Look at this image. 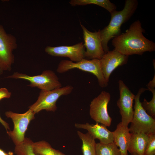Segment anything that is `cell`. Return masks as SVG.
<instances>
[{
    "label": "cell",
    "mask_w": 155,
    "mask_h": 155,
    "mask_svg": "<svg viewBox=\"0 0 155 155\" xmlns=\"http://www.w3.org/2000/svg\"><path fill=\"white\" fill-rule=\"evenodd\" d=\"M77 134L82 142V151L83 155H96V143L88 132L84 133L78 131Z\"/></svg>",
    "instance_id": "ac0fdd59"
},
{
    "label": "cell",
    "mask_w": 155,
    "mask_h": 155,
    "mask_svg": "<svg viewBox=\"0 0 155 155\" xmlns=\"http://www.w3.org/2000/svg\"><path fill=\"white\" fill-rule=\"evenodd\" d=\"M131 155H138L135 153H133L131 154Z\"/></svg>",
    "instance_id": "f1b7e54d"
},
{
    "label": "cell",
    "mask_w": 155,
    "mask_h": 155,
    "mask_svg": "<svg viewBox=\"0 0 155 155\" xmlns=\"http://www.w3.org/2000/svg\"><path fill=\"white\" fill-rule=\"evenodd\" d=\"M155 155V154H154V155Z\"/></svg>",
    "instance_id": "f546056e"
},
{
    "label": "cell",
    "mask_w": 155,
    "mask_h": 155,
    "mask_svg": "<svg viewBox=\"0 0 155 155\" xmlns=\"http://www.w3.org/2000/svg\"><path fill=\"white\" fill-rule=\"evenodd\" d=\"M155 154V134L149 135V138L144 155Z\"/></svg>",
    "instance_id": "603a6c76"
},
{
    "label": "cell",
    "mask_w": 155,
    "mask_h": 155,
    "mask_svg": "<svg viewBox=\"0 0 155 155\" xmlns=\"http://www.w3.org/2000/svg\"><path fill=\"white\" fill-rule=\"evenodd\" d=\"M138 5L136 0H126L123 9L116 10L110 13L111 19L108 25L100 30L102 45L105 53L109 51V41L121 34V27L122 24L128 20L135 11Z\"/></svg>",
    "instance_id": "7a4b0ae2"
},
{
    "label": "cell",
    "mask_w": 155,
    "mask_h": 155,
    "mask_svg": "<svg viewBox=\"0 0 155 155\" xmlns=\"http://www.w3.org/2000/svg\"><path fill=\"white\" fill-rule=\"evenodd\" d=\"M8 155H13V153L11 152H8Z\"/></svg>",
    "instance_id": "83f0119b"
},
{
    "label": "cell",
    "mask_w": 155,
    "mask_h": 155,
    "mask_svg": "<svg viewBox=\"0 0 155 155\" xmlns=\"http://www.w3.org/2000/svg\"><path fill=\"white\" fill-rule=\"evenodd\" d=\"M118 84L120 97L117 102V105L121 116V123L128 127L133 116V103L135 95L122 80H119Z\"/></svg>",
    "instance_id": "30bf717a"
},
{
    "label": "cell",
    "mask_w": 155,
    "mask_h": 155,
    "mask_svg": "<svg viewBox=\"0 0 155 155\" xmlns=\"http://www.w3.org/2000/svg\"><path fill=\"white\" fill-rule=\"evenodd\" d=\"M8 153L5 152L1 149L0 148V155H8Z\"/></svg>",
    "instance_id": "4316f807"
},
{
    "label": "cell",
    "mask_w": 155,
    "mask_h": 155,
    "mask_svg": "<svg viewBox=\"0 0 155 155\" xmlns=\"http://www.w3.org/2000/svg\"><path fill=\"white\" fill-rule=\"evenodd\" d=\"M73 89L70 85L50 91L41 90L36 101L29 107L35 114L42 110L55 111L57 109L56 102L62 95L70 94Z\"/></svg>",
    "instance_id": "5b68a950"
},
{
    "label": "cell",
    "mask_w": 155,
    "mask_h": 155,
    "mask_svg": "<svg viewBox=\"0 0 155 155\" xmlns=\"http://www.w3.org/2000/svg\"><path fill=\"white\" fill-rule=\"evenodd\" d=\"M7 78L28 81L30 82L28 86L31 87H37L41 90L50 91L62 87L55 73L49 70L43 71L40 75L33 76L16 72Z\"/></svg>",
    "instance_id": "8992f818"
},
{
    "label": "cell",
    "mask_w": 155,
    "mask_h": 155,
    "mask_svg": "<svg viewBox=\"0 0 155 155\" xmlns=\"http://www.w3.org/2000/svg\"><path fill=\"white\" fill-rule=\"evenodd\" d=\"M83 32L84 44L85 49V58L90 60L100 59L105 54L102 45L100 30L92 32L80 24Z\"/></svg>",
    "instance_id": "8fae6325"
},
{
    "label": "cell",
    "mask_w": 155,
    "mask_h": 155,
    "mask_svg": "<svg viewBox=\"0 0 155 155\" xmlns=\"http://www.w3.org/2000/svg\"><path fill=\"white\" fill-rule=\"evenodd\" d=\"M17 46L15 36L7 33L0 24V75L11 71L14 61L13 52Z\"/></svg>",
    "instance_id": "ba28073f"
},
{
    "label": "cell",
    "mask_w": 155,
    "mask_h": 155,
    "mask_svg": "<svg viewBox=\"0 0 155 155\" xmlns=\"http://www.w3.org/2000/svg\"><path fill=\"white\" fill-rule=\"evenodd\" d=\"M11 93L5 88H0V100L3 98H8L11 96Z\"/></svg>",
    "instance_id": "cb8c5ba5"
},
{
    "label": "cell",
    "mask_w": 155,
    "mask_h": 155,
    "mask_svg": "<svg viewBox=\"0 0 155 155\" xmlns=\"http://www.w3.org/2000/svg\"><path fill=\"white\" fill-rule=\"evenodd\" d=\"M45 51L52 56L68 57L71 61L76 62L85 58V48L82 42L72 46H48Z\"/></svg>",
    "instance_id": "4fadbf2b"
},
{
    "label": "cell",
    "mask_w": 155,
    "mask_h": 155,
    "mask_svg": "<svg viewBox=\"0 0 155 155\" xmlns=\"http://www.w3.org/2000/svg\"><path fill=\"white\" fill-rule=\"evenodd\" d=\"M152 93V97L149 102L144 98L141 104L147 113L154 119L155 118V88H149L148 89Z\"/></svg>",
    "instance_id": "7402d4cb"
},
{
    "label": "cell",
    "mask_w": 155,
    "mask_h": 155,
    "mask_svg": "<svg viewBox=\"0 0 155 155\" xmlns=\"http://www.w3.org/2000/svg\"><path fill=\"white\" fill-rule=\"evenodd\" d=\"M0 123L4 127L7 131L10 130V127L9 124L3 120L0 116Z\"/></svg>",
    "instance_id": "484cf974"
},
{
    "label": "cell",
    "mask_w": 155,
    "mask_h": 155,
    "mask_svg": "<svg viewBox=\"0 0 155 155\" xmlns=\"http://www.w3.org/2000/svg\"><path fill=\"white\" fill-rule=\"evenodd\" d=\"M145 30L139 20L132 23L124 33L113 38L112 45L115 50L122 54L129 56L142 55L145 52L155 50V44L145 37Z\"/></svg>",
    "instance_id": "6da1fadb"
},
{
    "label": "cell",
    "mask_w": 155,
    "mask_h": 155,
    "mask_svg": "<svg viewBox=\"0 0 155 155\" xmlns=\"http://www.w3.org/2000/svg\"><path fill=\"white\" fill-rule=\"evenodd\" d=\"M96 155H121L119 149L114 142L108 144L96 143Z\"/></svg>",
    "instance_id": "ffe728a7"
},
{
    "label": "cell",
    "mask_w": 155,
    "mask_h": 155,
    "mask_svg": "<svg viewBox=\"0 0 155 155\" xmlns=\"http://www.w3.org/2000/svg\"><path fill=\"white\" fill-rule=\"evenodd\" d=\"M148 138L149 135L144 133H131L128 151L130 154L144 155Z\"/></svg>",
    "instance_id": "2e32d148"
},
{
    "label": "cell",
    "mask_w": 155,
    "mask_h": 155,
    "mask_svg": "<svg viewBox=\"0 0 155 155\" xmlns=\"http://www.w3.org/2000/svg\"><path fill=\"white\" fill-rule=\"evenodd\" d=\"M35 114L31 109L22 114L16 113L11 111H6V116L12 120L14 125L12 131H7L8 135L11 138L15 146L23 143L25 134L30 121L34 118Z\"/></svg>",
    "instance_id": "52a82bcc"
},
{
    "label": "cell",
    "mask_w": 155,
    "mask_h": 155,
    "mask_svg": "<svg viewBox=\"0 0 155 155\" xmlns=\"http://www.w3.org/2000/svg\"><path fill=\"white\" fill-rule=\"evenodd\" d=\"M128 57L114 49L105 53L100 59L102 74L107 84L111 73L118 67L127 64Z\"/></svg>",
    "instance_id": "7c38bea8"
},
{
    "label": "cell",
    "mask_w": 155,
    "mask_h": 155,
    "mask_svg": "<svg viewBox=\"0 0 155 155\" xmlns=\"http://www.w3.org/2000/svg\"><path fill=\"white\" fill-rule=\"evenodd\" d=\"M32 146L34 152L38 155H67L53 148L45 141L35 142L32 141Z\"/></svg>",
    "instance_id": "e0dca14e"
},
{
    "label": "cell",
    "mask_w": 155,
    "mask_h": 155,
    "mask_svg": "<svg viewBox=\"0 0 155 155\" xmlns=\"http://www.w3.org/2000/svg\"><path fill=\"white\" fill-rule=\"evenodd\" d=\"M32 142L30 138L25 137L22 143L15 146V153L16 155H38L35 153L33 150Z\"/></svg>",
    "instance_id": "44dd1931"
},
{
    "label": "cell",
    "mask_w": 155,
    "mask_h": 155,
    "mask_svg": "<svg viewBox=\"0 0 155 155\" xmlns=\"http://www.w3.org/2000/svg\"><path fill=\"white\" fill-rule=\"evenodd\" d=\"M75 127L78 129L87 130L94 139H98L100 142L108 144L113 142V132L108 130L105 125L96 123L95 124L87 123L85 124L75 123Z\"/></svg>",
    "instance_id": "5bb4252c"
},
{
    "label": "cell",
    "mask_w": 155,
    "mask_h": 155,
    "mask_svg": "<svg viewBox=\"0 0 155 155\" xmlns=\"http://www.w3.org/2000/svg\"><path fill=\"white\" fill-rule=\"evenodd\" d=\"M75 68L93 74L97 78L98 84L101 87H105L108 85L102 74L100 59L88 60L84 58L75 63L67 60H62L59 63L57 71L62 73Z\"/></svg>",
    "instance_id": "277c9868"
},
{
    "label": "cell",
    "mask_w": 155,
    "mask_h": 155,
    "mask_svg": "<svg viewBox=\"0 0 155 155\" xmlns=\"http://www.w3.org/2000/svg\"><path fill=\"white\" fill-rule=\"evenodd\" d=\"M72 6L85 5L93 4L104 8L110 13L116 10V6L109 0H71L69 2Z\"/></svg>",
    "instance_id": "d6986e66"
},
{
    "label": "cell",
    "mask_w": 155,
    "mask_h": 155,
    "mask_svg": "<svg viewBox=\"0 0 155 155\" xmlns=\"http://www.w3.org/2000/svg\"><path fill=\"white\" fill-rule=\"evenodd\" d=\"M110 94L102 91L91 102L89 113L91 117L98 123L110 127L112 119L108 113L107 106L110 100Z\"/></svg>",
    "instance_id": "9c48e42d"
},
{
    "label": "cell",
    "mask_w": 155,
    "mask_h": 155,
    "mask_svg": "<svg viewBox=\"0 0 155 155\" xmlns=\"http://www.w3.org/2000/svg\"><path fill=\"white\" fill-rule=\"evenodd\" d=\"M155 73L154 77L152 80L150 81L148 83L147 86L148 88H154L155 87Z\"/></svg>",
    "instance_id": "d4e9b609"
},
{
    "label": "cell",
    "mask_w": 155,
    "mask_h": 155,
    "mask_svg": "<svg viewBox=\"0 0 155 155\" xmlns=\"http://www.w3.org/2000/svg\"><path fill=\"white\" fill-rule=\"evenodd\" d=\"M113 133V142L119 147L121 155H128V149L131 137L128 127L123 125L120 122L117 124Z\"/></svg>",
    "instance_id": "9a60e30c"
},
{
    "label": "cell",
    "mask_w": 155,
    "mask_h": 155,
    "mask_svg": "<svg viewBox=\"0 0 155 155\" xmlns=\"http://www.w3.org/2000/svg\"><path fill=\"white\" fill-rule=\"evenodd\" d=\"M146 88H142L135 95L133 116L129 128L131 133H143L148 135L155 134V120L143 108L140 101L141 94Z\"/></svg>",
    "instance_id": "3957f363"
}]
</instances>
